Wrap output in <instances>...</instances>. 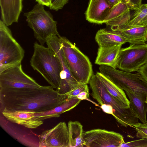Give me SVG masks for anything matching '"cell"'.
Here are the masks:
<instances>
[{"instance_id":"obj_21","label":"cell","mask_w":147,"mask_h":147,"mask_svg":"<svg viewBox=\"0 0 147 147\" xmlns=\"http://www.w3.org/2000/svg\"><path fill=\"white\" fill-rule=\"evenodd\" d=\"M69 147H85L83 138V126L78 121H69L68 123Z\"/></svg>"},{"instance_id":"obj_11","label":"cell","mask_w":147,"mask_h":147,"mask_svg":"<svg viewBox=\"0 0 147 147\" xmlns=\"http://www.w3.org/2000/svg\"><path fill=\"white\" fill-rule=\"evenodd\" d=\"M83 138L87 147H120L125 142L120 133L101 129L84 131Z\"/></svg>"},{"instance_id":"obj_4","label":"cell","mask_w":147,"mask_h":147,"mask_svg":"<svg viewBox=\"0 0 147 147\" xmlns=\"http://www.w3.org/2000/svg\"><path fill=\"white\" fill-rule=\"evenodd\" d=\"M70 72L80 84H88L93 76L92 65L88 58L65 37L59 38Z\"/></svg>"},{"instance_id":"obj_2","label":"cell","mask_w":147,"mask_h":147,"mask_svg":"<svg viewBox=\"0 0 147 147\" xmlns=\"http://www.w3.org/2000/svg\"><path fill=\"white\" fill-rule=\"evenodd\" d=\"M88 83L93 98L100 105L106 104L111 106L113 112V116L121 125L133 127L138 122V119L131 107L112 96L96 74L93 75Z\"/></svg>"},{"instance_id":"obj_34","label":"cell","mask_w":147,"mask_h":147,"mask_svg":"<svg viewBox=\"0 0 147 147\" xmlns=\"http://www.w3.org/2000/svg\"><path fill=\"white\" fill-rule=\"evenodd\" d=\"M38 3L43 6L49 7L51 4L50 0H35Z\"/></svg>"},{"instance_id":"obj_18","label":"cell","mask_w":147,"mask_h":147,"mask_svg":"<svg viewBox=\"0 0 147 147\" xmlns=\"http://www.w3.org/2000/svg\"><path fill=\"white\" fill-rule=\"evenodd\" d=\"M81 100L76 97L72 98L50 110L35 113L34 119L37 121H42L48 119L59 117L61 114L69 111L76 107Z\"/></svg>"},{"instance_id":"obj_32","label":"cell","mask_w":147,"mask_h":147,"mask_svg":"<svg viewBox=\"0 0 147 147\" xmlns=\"http://www.w3.org/2000/svg\"><path fill=\"white\" fill-rule=\"evenodd\" d=\"M100 105V107L105 113L113 115V110L111 106L106 104H103Z\"/></svg>"},{"instance_id":"obj_29","label":"cell","mask_w":147,"mask_h":147,"mask_svg":"<svg viewBox=\"0 0 147 147\" xmlns=\"http://www.w3.org/2000/svg\"><path fill=\"white\" fill-rule=\"evenodd\" d=\"M49 9L56 11L62 9L68 3L69 0H50Z\"/></svg>"},{"instance_id":"obj_36","label":"cell","mask_w":147,"mask_h":147,"mask_svg":"<svg viewBox=\"0 0 147 147\" xmlns=\"http://www.w3.org/2000/svg\"><path fill=\"white\" fill-rule=\"evenodd\" d=\"M109 3L112 6L116 5L119 3L120 0H107Z\"/></svg>"},{"instance_id":"obj_16","label":"cell","mask_w":147,"mask_h":147,"mask_svg":"<svg viewBox=\"0 0 147 147\" xmlns=\"http://www.w3.org/2000/svg\"><path fill=\"white\" fill-rule=\"evenodd\" d=\"M123 45L119 44L106 47H99L95 63L116 68L117 57Z\"/></svg>"},{"instance_id":"obj_14","label":"cell","mask_w":147,"mask_h":147,"mask_svg":"<svg viewBox=\"0 0 147 147\" xmlns=\"http://www.w3.org/2000/svg\"><path fill=\"white\" fill-rule=\"evenodd\" d=\"M113 7L107 0H90L85 13L86 19L91 23H104L106 17Z\"/></svg>"},{"instance_id":"obj_27","label":"cell","mask_w":147,"mask_h":147,"mask_svg":"<svg viewBox=\"0 0 147 147\" xmlns=\"http://www.w3.org/2000/svg\"><path fill=\"white\" fill-rule=\"evenodd\" d=\"M120 147H147V138L141 139L123 143Z\"/></svg>"},{"instance_id":"obj_19","label":"cell","mask_w":147,"mask_h":147,"mask_svg":"<svg viewBox=\"0 0 147 147\" xmlns=\"http://www.w3.org/2000/svg\"><path fill=\"white\" fill-rule=\"evenodd\" d=\"M113 31L125 38L130 44H142L147 41L146 26H137Z\"/></svg>"},{"instance_id":"obj_5","label":"cell","mask_w":147,"mask_h":147,"mask_svg":"<svg viewBox=\"0 0 147 147\" xmlns=\"http://www.w3.org/2000/svg\"><path fill=\"white\" fill-rule=\"evenodd\" d=\"M28 25L33 30L35 38L40 45L46 43L48 39L54 35L61 36L57 30V22L51 13L46 11L44 6L37 3L30 11L24 13Z\"/></svg>"},{"instance_id":"obj_20","label":"cell","mask_w":147,"mask_h":147,"mask_svg":"<svg viewBox=\"0 0 147 147\" xmlns=\"http://www.w3.org/2000/svg\"><path fill=\"white\" fill-rule=\"evenodd\" d=\"M95 39L99 47H106L128 42L120 34L110 29H102L96 32Z\"/></svg>"},{"instance_id":"obj_33","label":"cell","mask_w":147,"mask_h":147,"mask_svg":"<svg viewBox=\"0 0 147 147\" xmlns=\"http://www.w3.org/2000/svg\"><path fill=\"white\" fill-rule=\"evenodd\" d=\"M89 96V92L83 91L79 93L76 97L81 100H88Z\"/></svg>"},{"instance_id":"obj_8","label":"cell","mask_w":147,"mask_h":147,"mask_svg":"<svg viewBox=\"0 0 147 147\" xmlns=\"http://www.w3.org/2000/svg\"><path fill=\"white\" fill-rule=\"evenodd\" d=\"M147 63V43L130 44L128 47L121 49L116 67L125 72H137Z\"/></svg>"},{"instance_id":"obj_6","label":"cell","mask_w":147,"mask_h":147,"mask_svg":"<svg viewBox=\"0 0 147 147\" xmlns=\"http://www.w3.org/2000/svg\"><path fill=\"white\" fill-rule=\"evenodd\" d=\"M25 52L13 38L10 30L0 20V74L21 64Z\"/></svg>"},{"instance_id":"obj_37","label":"cell","mask_w":147,"mask_h":147,"mask_svg":"<svg viewBox=\"0 0 147 147\" xmlns=\"http://www.w3.org/2000/svg\"><path fill=\"white\" fill-rule=\"evenodd\" d=\"M145 102L147 104V94L146 96V100L145 101Z\"/></svg>"},{"instance_id":"obj_25","label":"cell","mask_w":147,"mask_h":147,"mask_svg":"<svg viewBox=\"0 0 147 147\" xmlns=\"http://www.w3.org/2000/svg\"><path fill=\"white\" fill-rule=\"evenodd\" d=\"M129 9L126 3L119 2L111 9L105 20L104 23L117 17Z\"/></svg>"},{"instance_id":"obj_13","label":"cell","mask_w":147,"mask_h":147,"mask_svg":"<svg viewBox=\"0 0 147 147\" xmlns=\"http://www.w3.org/2000/svg\"><path fill=\"white\" fill-rule=\"evenodd\" d=\"M35 113L29 111L10 110L5 108L2 111L3 115L9 121L30 129H35L43 124L42 121L34 119Z\"/></svg>"},{"instance_id":"obj_38","label":"cell","mask_w":147,"mask_h":147,"mask_svg":"<svg viewBox=\"0 0 147 147\" xmlns=\"http://www.w3.org/2000/svg\"><path fill=\"white\" fill-rule=\"evenodd\" d=\"M120 1H121V0H120Z\"/></svg>"},{"instance_id":"obj_1","label":"cell","mask_w":147,"mask_h":147,"mask_svg":"<svg viewBox=\"0 0 147 147\" xmlns=\"http://www.w3.org/2000/svg\"><path fill=\"white\" fill-rule=\"evenodd\" d=\"M51 86L38 88H11L0 90L3 108L27 110L36 113L50 110L71 98L59 94Z\"/></svg>"},{"instance_id":"obj_23","label":"cell","mask_w":147,"mask_h":147,"mask_svg":"<svg viewBox=\"0 0 147 147\" xmlns=\"http://www.w3.org/2000/svg\"><path fill=\"white\" fill-rule=\"evenodd\" d=\"M130 10L129 9L117 17L105 24L110 26V30L115 31L124 28L130 20Z\"/></svg>"},{"instance_id":"obj_9","label":"cell","mask_w":147,"mask_h":147,"mask_svg":"<svg viewBox=\"0 0 147 147\" xmlns=\"http://www.w3.org/2000/svg\"><path fill=\"white\" fill-rule=\"evenodd\" d=\"M48 47L52 49L59 58L62 71L59 85L56 89L59 93L65 94L77 87L80 83L72 75L61 47L60 38L57 36L53 35L47 40Z\"/></svg>"},{"instance_id":"obj_10","label":"cell","mask_w":147,"mask_h":147,"mask_svg":"<svg viewBox=\"0 0 147 147\" xmlns=\"http://www.w3.org/2000/svg\"><path fill=\"white\" fill-rule=\"evenodd\" d=\"M41 86L23 71L21 64L0 74V90L11 88H36Z\"/></svg>"},{"instance_id":"obj_7","label":"cell","mask_w":147,"mask_h":147,"mask_svg":"<svg viewBox=\"0 0 147 147\" xmlns=\"http://www.w3.org/2000/svg\"><path fill=\"white\" fill-rule=\"evenodd\" d=\"M99 70L100 73L123 90L147 94V82L138 72H128L105 65H100Z\"/></svg>"},{"instance_id":"obj_28","label":"cell","mask_w":147,"mask_h":147,"mask_svg":"<svg viewBox=\"0 0 147 147\" xmlns=\"http://www.w3.org/2000/svg\"><path fill=\"white\" fill-rule=\"evenodd\" d=\"M83 91L89 92L87 84H80L75 88L66 94L69 98L76 97L79 93Z\"/></svg>"},{"instance_id":"obj_31","label":"cell","mask_w":147,"mask_h":147,"mask_svg":"<svg viewBox=\"0 0 147 147\" xmlns=\"http://www.w3.org/2000/svg\"><path fill=\"white\" fill-rule=\"evenodd\" d=\"M137 72L143 79L147 82V63L142 67Z\"/></svg>"},{"instance_id":"obj_12","label":"cell","mask_w":147,"mask_h":147,"mask_svg":"<svg viewBox=\"0 0 147 147\" xmlns=\"http://www.w3.org/2000/svg\"><path fill=\"white\" fill-rule=\"evenodd\" d=\"M38 137V147H69L68 127L64 122L43 131Z\"/></svg>"},{"instance_id":"obj_26","label":"cell","mask_w":147,"mask_h":147,"mask_svg":"<svg viewBox=\"0 0 147 147\" xmlns=\"http://www.w3.org/2000/svg\"><path fill=\"white\" fill-rule=\"evenodd\" d=\"M133 127L136 130L137 137L147 138V123L138 122L133 125Z\"/></svg>"},{"instance_id":"obj_24","label":"cell","mask_w":147,"mask_h":147,"mask_svg":"<svg viewBox=\"0 0 147 147\" xmlns=\"http://www.w3.org/2000/svg\"><path fill=\"white\" fill-rule=\"evenodd\" d=\"M147 15V4H142L140 7L136 10L132 17V18L131 19L124 28L137 26Z\"/></svg>"},{"instance_id":"obj_15","label":"cell","mask_w":147,"mask_h":147,"mask_svg":"<svg viewBox=\"0 0 147 147\" xmlns=\"http://www.w3.org/2000/svg\"><path fill=\"white\" fill-rule=\"evenodd\" d=\"M1 20L7 26L18 22L23 8L22 0H0Z\"/></svg>"},{"instance_id":"obj_30","label":"cell","mask_w":147,"mask_h":147,"mask_svg":"<svg viewBox=\"0 0 147 147\" xmlns=\"http://www.w3.org/2000/svg\"><path fill=\"white\" fill-rule=\"evenodd\" d=\"M142 0H121L120 2L126 3L129 9L136 10L142 5Z\"/></svg>"},{"instance_id":"obj_3","label":"cell","mask_w":147,"mask_h":147,"mask_svg":"<svg viewBox=\"0 0 147 147\" xmlns=\"http://www.w3.org/2000/svg\"><path fill=\"white\" fill-rule=\"evenodd\" d=\"M34 49L30 61L31 66L56 89L60 83L62 71L59 58L52 49L36 42L34 43Z\"/></svg>"},{"instance_id":"obj_22","label":"cell","mask_w":147,"mask_h":147,"mask_svg":"<svg viewBox=\"0 0 147 147\" xmlns=\"http://www.w3.org/2000/svg\"><path fill=\"white\" fill-rule=\"evenodd\" d=\"M96 74L100 80L107 90L112 96L125 105L130 107L129 101L123 90L100 72H97Z\"/></svg>"},{"instance_id":"obj_17","label":"cell","mask_w":147,"mask_h":147,"mask_svg":"<svg viewBox=\"0 0 147 147\" xmlns=\"http://www.w3.org/2000/svg\"><path fill=\"white\" fill-rule=\"evenodd\" d=\"M125 91L129 100L130 107L138 118L142 123H147V104L145 102L146 95L128 90Z\"/></svg>"},{"instance_id":"obj_35","label":"cell","mask_w":147,"mask_h":147,"mask_svg":"<svg viewBox=\"0 0 147 147\" xmlns=\"http://www.w3.org/2000/svg\"><path fill=\"white\" fill-rule=\"evenodd\" d=\"M137 26L147 27V15L140 22Z\"/></svg>"}]
</instances>
